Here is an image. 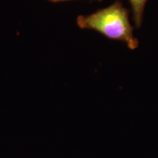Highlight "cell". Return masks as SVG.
Here are the masks:
<instances>
[{
	"instance_id": "obj_1",
	"label": "cell",
	"mask_w": 158,
	"mask_h": 158,
	"mask_svg": "<svg viewBox=\"0 0 158 158\" xmlns=\"http://www.w3.org/2000/svg\"><path fill=\"white\" fill-rule=\"evenodd\" d=\"M77 23L81 29L98 31L108 38L124 42L131 50L138 46V40L133 36L127 10L120 2H116L92 14L80 15Z\"/></svg>"
},
{
	"instance_id": "obj_2",
	"label": "cell",
	"mask_w": 158,
	"mask_h": 158,
	"mask_svg": "<svg viewBox=\"0 0 158 158\" xmlns=\"http://www.w3.org/2000/svg\"><path fill=\"white\" fill-rule=\"evenodd\" d=\"M148 0H130L133 10V20L135 27L140 28L141 27L144 8Z\"/></svg>"
},
{
	"instance_id": "obj_3",
	"label": "cell",
	"mask_w": 158,
	"mask_h": 158,
	"mask_svg": "<svg viewBox=\"0 0 158 158\" xmlns=\"http://www.w3.org/2000/svg\"><path fill=\"white\" fill-rule=\"evenodd\" d=\"M49 1L51 2H60V1H66V0H49Z\"/></svg>"
}]
</instances>
